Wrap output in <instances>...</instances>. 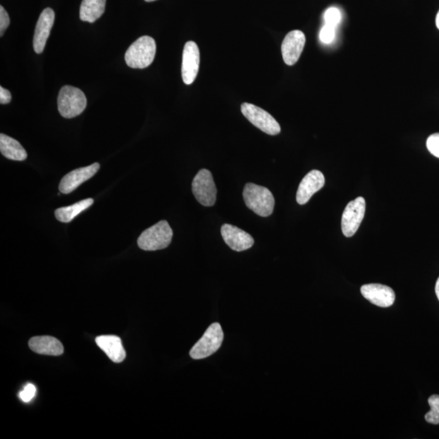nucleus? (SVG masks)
Wrapping results in <instances>:
<instances>
[{
    "label": "nucleus",
    "instance_id": "c85d7f7f",
    "mask_svg": "<svg viewBox=\"0 0 439 439\" xmlns=\"http://www.w3.org/2000/svg\"><path fill=\"white\" fill-rule=\"evenodd\" d=\"M436 25L438 29L439 30V12L437 14V17H436Z\"/></svg>",
    "mask_w": 439,
    "mask_h": 439
},
{
    "label": "nucleus",
    "instance_id": "5701e85b",
    "mask_svg": "<svg viewBox=\"0 0 439 439\" xmlns=\"http://www.w3.org/2000/svg\"><path fill=\"white\" fill-rule=\"evenodd\" d=\"M335 38V28L333 26L325 25L320 32V39L323 44H329Z\"/></svg>",
    "mask_w": 439,
    "mask_h": 439
},
{
    "label": "nucleus",
    "instance_id": "393cba45",
    "mask_svg": "<svg viewBox=\"0 0 439 439\" xmlns=\"http://www.w3.org/2000/svg\"><path fill=\"white\" fill-rule=\"evenodd\" d=\"M36 387L35 385L29 383L25 385L24 389L20 391L19 393V397L21 400L25 402V403H29L32 400L34 399L36 395Z\"/></svg>",
    "mask_w": 439,
    "mask_h": 439
},
{
    "label": "nucleus",
    "instance_id": "412c9836",
    "mask_svg": "<svg viewBox=\"0 0 439 439\" xmlns=\"http://www.w3.org/2000/svg\"><path fill=\"white\" fill-rule=\"evenodd\" d=\"M428 403L431 406V411L427 412L425 416L426 421L430 424H439V395H433L428 400Z\"/></svg>",
    "mask_w": 439,
    "mask_h": 439
},
{
    "label": "nucleus",
    "instance_id": "20e7f679",
    "mask_svg": "<svg viewBox=\"0 0 439 439\" xmlns=\"http://www.w3.org/2000/svg\"><path fill=\"white\" fill-rule=\"evenodd\" d=\"M86 95L80 89L65 86L61 89L57 98L58 110L65 118H73L83 112L87 107Z\"/></svg>",
    "mask_w": 439,
    "mask_h": 439
},
{
    "label": "nucleus",
    "instance_id": "cd10ccee",
    "mask_svg": "<svg viewBox=\"0 0 439 439\" xmlns=\"http://www.w3.org/2000/svg\"><path fill=\"white\" fill-rule=\"evenodd\" d=\"M435 293L438 297V299L439 300V278L437 280V283L435 285Z\"/></svg>",
    "mask_w": 439,
    "mask_h": 439
},
{
    "label": "nucleus",
    "instance_id": "f3484780",
    "mask_svg": "<svg viewBox=\"0 0 439 439\" xmlns=\"http://www.w3.org/2000/svg\"><path fill=\"white\" fill-rule=\"evenodd\" d=\"M29 347L32 351L40 355L58 357L63 353L62 343L57 338L51 336L32 338Z\"/></svg>",
    "mask_w": 439,
    "mask_h": 439
},
{
    "label": "nucleus",
    "instance_id": "7ed1b4c3",
    "mask_svg": "<svg viewBox=\"0 0 439 439\" xmlns=\"http://www.w3.org/2000/svg\"><path fill=\"white\" fill-rule=\"evenodd\" d=\"M173 235V230L168 222L161 221L142 233L137 240V245L144 251L165 249L171 245Z\"/></svg>",
    "mask_w": 439,
    "mask_h": 439
},
{
    "label": "nucleus",
    "instance_id": "6ab92c4d",
    "mask_svg": "<svg viewBox=\"0 0 439 439\" xmlns=\"http://www.w3.org/2000/svg\"><path fill=\"white\" fill-rule=\"evenodd\" d=\"M106 0H82L80 19L93 23L104 13Z\"/></svg>",
    "mask_w": 439,
    "mask_h": 439
},
{
    "label": "nucleus",
    "instance_id": "f03ea898",
    "mask_svg": "<svg viewBox=\"0 0 439 439\" xmlns=\"http://www.w3.org/2000/svg\"><path fill=\"white\" fill-rule=\"evenodd\" d=\"M156 44L150 36H142L127 50L125 60L132 68H145L154 61Z\"/></svg>",
    "mask_w": 439,
    "mask_h": 439
},
{
    "label": "nucleus",
    "instance_id": "9d476101",
    "mask_svg": "<svg viewBox=\"0 0 439 439\" xmlns=\"http://www.w3.org/2000/svg\"><path fill=\"white\" fill-rule=\"evenodd\" d=\"M100 168L99 163L92 166L79 168L66 174L61 181L59 190L62 194H70L79 186L94 176Z\"/></svg>",
    "mask_w": 439,
    "mask_h": 439
},
{
    "label": "nucleus",
    "instance_id": "4be33fe9",
    "mask_svg": "<svg viewBox=\"0 0 439 439\" xmlns=\"http://www.w3.org/2000/svg\"><path fill=\"white\" fill-rule=\"evenodd\" d=\"M341 18L342 15L340 11L335 7L328 8L324 14L326 25L333 26V27L335 28L340 23Z\"/></svg>",
    "mask_w": 439,
    "mask_h": 439
},
{
    "label": "nucleus",
    "instance_id": "dca6fc26",
    "mask_svg": "<svg viewBox=\"0 0 439 439\" xmlns=\"http://www.w3.org/2000/svg\"><path fill=\"white\" fill-rule=\"evenodd\" d=\"M98 347L114 363L118 364L124 361L126 357L123 342L116 335H101L95 338Z\"/></svg>",
    "mask_w": 439,
    "mask_h": 439
},
{
    "label": "nucleus",
    "instance_id": "f8f14e48",
    "mask_svg": "<svg viewBox=\"0 0 439 439\" xmlns=\"http://www.w3.org/2000/svg\"><path fill=\"white\" fill-rule=\"evenodd\" d=\"M361 292L364 298L381 308L392 306L395 294L392 289L382 284H366L362 285Z\"/></svg>",
    "mask_w": 439,
    "mask_h": 439
},
{
    "label": "nucleus",
    "instance_id": "b1692460",
    "mask_svg": "<svg viewBox=\"0 0 439 439\" xmlns=\"http://www.w3.org/2000/svg\"><path fill=\"white\" fill-rule=\"evenodd\" d=\"M426 146L433 156L439 158V133L433 134L428 137Z\"/></svg>",
    "mask_w": 439,
    "mask_h": 439
},
{
    "label": "nucleus",
    "instance_id": "6e6552de",
    "mask_svg": "<svg viewBox=\"0 0 439 439\" xmlns=\"http://www.w3.org/2000/svg\"><path fill=\"white\" fill-rule=\"evenodd\" d=\"M366 209V199L363 197H358L347 205L342 216L341 225L343 235L350 237L356 234L364 218Z\"/></svg>",
    "mask_w": 439,
    "mask_h": 439
},
{
    "label": "nucleus",
    "instance_id": "1a4fd4ad",
    "mask_svg": "<svg viewBox=\"0 0 439 439\" xmlns=\"http://www.w3.org/2000/svg\"><path fill=\"white\" fill-rule=\"evenodd\" d=\"M200 54L199 47L193 41L185 44L183 54L182 77L185 84H192L199 70Z\"/></svg>",
    "mask_w": 439,
    "mask_h": 439
},
{
    "label": "nucleus",
    "instance_id": "2eb2a0df",
    "mask_svg": "<svg viewBox=\"0 0 439 439\" xmlns=\"http://www.w3.org/2000/svg\"><path fill=\"white\" fill-rule=\"evenodd\" d=\"M325 183V177L321 171L309 172L299 184L296 194L297 203L300 205L308 203L311 197L324 187Z\"/></svg>",
    "mask_w": 439,
    "mask_h": 439
},
{
    "label": "nucleus",
    "instance_id": "ddd939ff",
    "mask_svg": "<svg viewBox=\"0 0 439 439\" xmlns=\"http://www.w3.org/2000/svg\"><path fill=\"white\" fill-rule=\"evenodd\" d=\"M221 233L226 245L235 252L246 251L254 245L253 237L235 225L225 224L221 226Z\"/></svg>",
    "mask_w": 439,
    "mask_h": 439
},
{
    "label": "nucleus",
    "instance_id": "39448f33",
    "mask_svg": "<svg viewBox=\"0 0 439 439\" xmlns=\"http://www.w3.org/2000/svg\"><path fill=\"white\" fill-rule=\"evenodd\" d=\"M224 340V333L219 323L211 324L204 335L190 352L194 359L207 358L219 350Z\"/></svg>",
    "mask_w": 439,
    "mask_h": 439
},
{
    "label": "nucleus",
    "instance_id": "f257e3e1",
    "mask_svg": "<svg viewBox=\"0 0 439 439\" xmlns=\"http://www.w3.org/2000/svg\"><path fill=\"white\" fill-rule=\"evenodd\" d=\"M247 207L258 216L266 218L273 214L275 200L271 190L253 183H247L243 190Z\"/></svg>",
    "mask_w": 439,
    "mask_h": 439
},
{
    "label": "nucleus",
    "instance_id": "a878e982",
    "mask_svg": "<svg viewBox=\"0 0 439 439\" xmlns=\"http://www.w3.org/2000/svg\"><path fill=\"white\" fill-rule=\"evenodd\" d=\"M10 25V18L6 10L3 6H0V35L4 36Z\"/></svg>",
    "mask_w": 439,
    "mask_h": 439
},
{
    "label": "nucleus",
    "instance_id": "9b49d317",
    "mask_svg": "<svg viewBox=\"0 0 439 439\" xmlns=\"http://www.w3.org/2000/svg\"><path fill=\"white\" fill-rule=\"evenodd\" d=\"M306 38L302 31L293 30L285 37L282 44L283 61L287 66H294L304 49Z\"/></svg>",
    "mask_w": 439,
    "mask_h": 439
},
{
    "label": "nucleus",
    "instance_id": "423d86ee",
    "mask_svg": "<svg viewBox=\"0 0 439 439\" xmlns=\"http://www.w3.org/2000/svg\"><path fill=\"white\" fill-rule=\"evenodd\" d=\"M241 111L243 116L264 133L268 135H277L281 132V127L273 116L257 106L243 103L241 105Z\"/></svg>",
    "mask_w": 439,
    "mask_h": 439
},
{
    "label": "nucleus",
    "instance_id": "aec40b11",
    "mask_svg": "<svg viewBox=\"0 0 439 439\" xmlns=\"http://www.w3.org/2000/svg\"><path fill=\"white\" fill-rule=\"evenodd\" d=\"M94 204L93 199H86L74 204L68 207L58 209L55 211V216L58 221L68 223L72 221L77 216L82 214L83 211L89 209Z\"/></svg>",
    "mask_w": 439,
    "mask_h": 439
},
{
    "label": "nucleus",
    "instance_id": "4468645a",
    "mask_svg": "<svg viewBox=\"0 0 439 439\" xmlns=\"http://www.w3.org/2000/svg\"><path fill=\"white\" fill-rule=\"evenodd\" d=\"M54 21V11L50 8L42 11L38 23H37L34 36V50L37 54H41L44 51L47 41L49 38Z\"/></svg>",
    "mask_w": 439,
    "mask_h": 439
},
{
    "label": "nucleus",
    "instance_id": "bb28decb",
    "mask_svg": "<svg viewBox=\"0 0 439 439\" xmlns=\"http://www.w3.org/2000/svg\"><path fill=\"white\" fill-rule=\"evenodd\" d=\"M12 100V95L8 89L0 87V104H8Z\"/></svg>",
    "mask_w": 439,
    "mask_h": 439
},
{
    "label": "nucleus",
    "instance_id": "a211bd4d",
    "mask_svg": "<svg viewBox=\"0 0 439 439\" xmlns=\"http://www.w3.org/2000/svg\"><path fill=\"white\" fill-rule=\"evenodd\" d=\"M0 152L9 160L23 161L27 158V152L18 140L6 135H0Z\"/></svg>",
    "mask_w": 439,
    "mask_h": 439
},
{
    "label": "nucleus",
    "instance_id": "c756f323",
    "mask_svg": "<svg viewBox=\"0 0 439 439\" xmlns=\"http://www.w3.org/2000/svg\"><path fill=\"white\" fill-rule=\"evenodd\" d=\"M146 2H153L156 1V0H145Z\"/></svg>",
    "mask_w": 439,
    "mask_h": 439
},
{
    "label": "nucleus",
    "instance_id": "0eeeda50",
    "mask_svg": "<svg viewBox=\"0 0 439 439\" xmlns=\"http://www.w3.org/2000/svg\"><path fill=\"white\" fill-rule=\"evenodd\" d=\"M192 192L198 202L205 207H211L215 204L218 190L213 175L208 169H201L194 177Z\"/></svg>",
    "mask_w": 439,
    "mask_h": 439
}]
</instances>
